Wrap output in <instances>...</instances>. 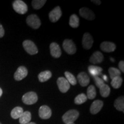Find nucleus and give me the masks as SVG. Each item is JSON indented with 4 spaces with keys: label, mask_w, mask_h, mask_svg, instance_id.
I'll return each instance as SVG.
<instances>
[{
    "label": "nucleus",
    "mask_w": 124,
    "mask_h": 124,
    "mask_svg": "<svg viewBox=\"0 0 124 124\" xmlns=\"http://www.w3.org/2000/svg\"><path fill=\"white\" fill-rule=\"evenodd\" d=\"M79 116V113L77 110H69L62 116V120L65 124L74 123Z\"/></svg>",
    "instance_id": "nucleus-1"
},
{
    "label": "nucleus",
    "mask_w": 124,
    "mask_h": 124,
    "mask_svg": "<svg viewBox=\"0 0 124 124\" xmlns=\"http://www.w3.org/2000/svg\"><path fill=\"white\" fill-rule=\"evenodd\" d=\"M38 100V97L37 94L33 91L27 93L23 96L22 101L26 105H33L36 103Z\"/></svg>",
    "instance_id": "nucleus-2"
},
{
    "label": "nucleus",
    "mask_w": 124,
    "mask_h": 124,
    "mask_svg": "<svg viewBox=\"0 0 124 124\" xmlns=\"http://www.w3.org/2000/svg\"><path fill=\"white\" fill-rule=\"evenodd\" d=\"M23 46L26 52L31 55H36L38 53V47L31 40H25L23 43Z\"/></svg>",
    "instance_id": "nucleus-3"
},
{
    "label": "nucleus",
    "mask_w": 124,
    "mask_h": 124,
    "mask_svg": "<svg viewBox=\"0 0 124 124\" xmlns=\"http://www.w3.org/2000/svg\"><path fill=\"white\" fill-rule=\"evenodd\" d=\"M13 9L17 13L20 15L25 14L28 11L27 4L21 0H16L13 3Z\"/></svg>",
    "instance_id": "nucleus-4"
},
{
    "label": "nucleus",
    "mask_w": 124,
    "mask_h": 124,
    "mask_svg": "<svg viewBox=\"0 0 124 124\" xmlns=\"http://www.w3.org/2000/svg\"><path fill=\"white\" fill-rule=\"evenodd\" d=\"M27 24L34 29L39 28L41 25V21L39 17L36 15H31L28 16L26 20Z\"/></svg>",
    "instance_id": "nucleus-5"
},
{
    "label": "nucleus",
    "mask_w": 124,
    "mask_h": 124,
    "mask_svg": "<svg viewBox=\"0 0 124 124\" xmlns=\"http://www.w3.org/2000/svg\"><path fill=\"white\" fill-rule=\"evenodd\" d=\"M64 50L69 55H73L77 51V47L72 40L65 39L63 43Z\"/></svg>",
    "instance_id": "nucleus-6"
},
{
    "label": "nucleus",
    "mask_w": 124,
    "mask_h": 124,
    "mask_svg": "<svg viewBox=\"0 0 124 124\" xmlns=\"http://www.w3.org/2000/svg\"><path fill=\"white\" fill-rule=\"evenodd\" d=\"M57 85L59 90L63 93L67 92L70 88V84L66 79L63 77L59 78L57 80Z\"/></svg>",
    "instance_id": "nucleus-7"
},
{
    "label": "nucleus",
    "mask_w": 124,
    "mask_h": 124,
    "mask_svg": "<svg viewBox=\"0 0 124 124\" xmlns=\"http://www.w3.org/2000/svg\"><path fill=\"white\" fill-rule=\"evenodd\" d=\"M79 13L80 16L86 20L92 21L95 18V14L94 13V12L87 8L83 7L80 8Z\"/></svg>",
    "instance_id": "nucleus-8"
},
{
    "label": "nucleus",
    "mask_w": 124,
    "mask_h": 124,
    "mask_svg": "<svg viewBox=\"0 0 124 124\" xmlns=\"http://www.w3.org/2000/svg\"><path fill=\"white\" fill-rule=\"evenodd\" d=\"M62 15V12L60 7H56L49 13V18L52 23H56L60 19Z\"/></svg>",
    "instance_id": "nucleus-9"
},
{
    "label": "nucleus",
    "mask_w": 124,
    "mask_h": 124,
    "mask_svg": "<svg viewBox=\"0 0 124 124\" xmlns=\"http://www.w3.org/2000/svg\"><path fill=\"white\" fill-rule=\"evenodd\" d=\"M39 115L41 119L47 120L51 117L52 111L48 106H46V105H43L40 107L39 110Z\"/></svg>",
    "instance_id": "nucleus-10"
},
{
    "label": "nucleus",
    "mask_w": 124,
    "mask_h": 124,
    "mask_svg": "<svg viewBox=\"0 0 124 124\" xmlns=\"http://www.w3.org/2000/svg\"><path fill=\"white\" fill-rule=\"evenodd\" d=\"M94 40L93 37L89 33H85L82 39V46L85 49H90L92 47Z\"/></svg>",
    "instance_id": "nucleus-11"
},
{
    "label": "nucleus",
    "mask_w": 124,
    "mask_h": 124,
    "mask_svg": "<svg viewBox=\"0 0 124 124\" xmlns=\"http://www.w3.org/2000/svg\"><path fill=\"white\" fill-rule=\"evenodd\" d=\"M28 75V70L24 66H20L15 72L14 78L16 80L20 81L25 78Z\"/></svg>",
    "instance_id": "nucleus-12"
},
{
    "label": "nucleus",
    "mask_w": 124,
    "mask_h": 124,
    "mask_svg": "<svg viewBox=\"0 0 124 124\" xmlns=\"http://www.w3.org/2000/svg\"><path fill=\"white\" fill-rule=\"evenodd\" d=\"M50 53L52 57L55 58H58L62 55V51L60 46L56 43H52L49 46Z\"/></svg>",
    "instance_id": "nucleus-13"
},
{
    "label": "nucleus",
    "mask_w": 124,
    "mask_h": 124,
    "mask_svg": "<svg viewBox=\"0 0 124 124\" xmlns=\"http://www.w3.org/2000/svg\"><path fill=\"white\" fill-rule=\"evenodd\" d=\"M79 83L82 87H86L89 84L90 78L86 72H81L77 76Z\"/></svg>",
    "instance_id": "nucleus-14"
},
{
    "label": "nucleus",
    "mask_w": 124,
    "mask_h": 124,
    "mask_svg": "<svg viewBox=\"0 0 124 124\" xmlns=\"http://www.w3.org/2000/svg\"><path fill=\"white\" fill-rule=\"evenodd\" d=\"M103 106V102L101 100H95L93 102L90 107V112L92 114H96L100 111Z\"/></svg>",
    "instance_id": "nucleus-15"
},
{
    "label": "nucleus",
    "mask_w": 124,
    "mask_h": 124,
    "mask_svg": "<svg viewBox=\"0 0 124 124\" xmlns=\"http://www.w3.org/2000/svg\"><path fill=\"white\" fill-rule=\"evenodd\" d=\"M100 48L103 52H111L115 51L116 46L113 43L108 42V41H103L101 44Z\"/></svg>",
    "instance_id": "nucleus-16"
},
{
    "label": "nucleus",
    "mask_w": 124,
    "mask_h": 124,
    "mask_svg": "<svg viewBox=\"0 0 124 124\" xmlns=\"http://www.w3.org/2000/svg\"><path fill=\"white\" fill-rule=\"evenodd\" d=\"M103 60V55L100 51H96L91 56L90 62L93 64H99Z\"/></svg>",
    "instance_id": "nucleus-17"
},
{
    "label": "nucleus",
    "mask_w": 124,
    "mask_h": 124,
    "mask_svg": "<svg viewBox=\"0 0 124 124\" xmlns=\"http://www.w3.org/2000/svg\"><path fill=\"white\" fill-rule=\"evenodd\" d=\"M89 73L91 74L93 77H98L101 74V72L103 69L101 67L95 66H89L88 67Z\"/></svg>",
    "instance_id": "nucleus-18"
},
{
    "label": "nucleus",
    "mask_w": 124,
    "mask_h": 124,
    "mask_svg": "<svg viewBox=\"0 0 124 124\" xmlns=\"http://www.w3.org/2000/svg\"><path fill=\"white\" fill-rule=\"evenodd\" d=\"M31 120V113L29 111H24L21 117L19 118L20 124H27L30 122Z\"/></svg>",
    "instance_id": "nucleus-19"
},
{
    "label": "nucleus",
    "mask_w": 124,
    "mask_h": 124,
    "mask_svg": "<svg viewBox=\"0 0 124 124\" xmlns=\"http://www.w3.org/2000/svg\"><path fill=\"white\" fill-rule=\"evenodd\" d=\"M52 77V73L50 71H44L40 72L38 75V79L40 82H45L48 80Z\"/></svg>",
    "instance_id": "nucleus-20"
},
{
    "label": "nucleus",
    "mask_w": 124,
    "mask_h": 124,
    "mask_svg": "<svg viewBox=\"0 0 124 124\" xmlns=\"http://www.w3.org/2000/svg\"><path fill=\"white\" fill-rule=\"evenodd\" d=\"M23 113H24L23 108L21 107L17 106L16 107L12 110L10 115H11L12 118H13V119H18L21 117Z\"/></svg>",
    "instance_id": "nucleus-21"
},
{
    "label": "nucleus",
    "mask_w": 124,
    "mask_h": 124,
    "mask_svg": "<svg viewBox=\"0 0 124 124\" xmlns=\"http://www.w3.org/2000/svg\"><path fill=\"white\" fill-rule=\"evenodd\" d=\"M114 106L117 110L122 111H124V97H120L114 102Z\"/></svg>",
    "instance_id": "nucleus-22"
},
{
    "label": "nucleus",
    "mask_w": 124,
    "mask_h": 124,
    "mask_svg": "<svg viewBox=\"0 0 124 124\" xmlns=\"http://www.w3.org/2000/svg\"><path fill=\"white\" fill-rule=\"evenodd\" d=\"M69 24L70 27L74 28H77L79 25V18L76 15H72L70 17Z\"/></svg>",
    "instance_id": "nucleus-23"
},
{
    "label": "nucleus",
    "mask_w": 124,
    "mask_h": 124,
    "mask_svg": "<svg viewBox=\"0 0 124 124\" xmlns=\"http://www.w3.org/2000/svg\"><path fill=\"white\" fill-rule=\"evenodd\" d=\"M96 90L95 87L93 85H90L89 87H88L87 90V99H90V100H93L96 97Z\"/></svg>",
    "instance_id": "nucleus-24"
},
{
    "label": "nucleus",
    "mask_w": 124,
    "mask_h": 124,
    "mask_svg": "<svg viewBox=\"0 0 124 124\" xmlns=\"http://www.w3.org/2000/svg\"><path fill=\"white\" fill-rule=\"evenodd\" d=\"M100 92L101 95L102 97L106 98L108 97L110 93V89L108 85L104 84L103 86L100 88Z\"/></svg>",
    "instance_id": "nucleus-25"
},
{
    "label": "nucleus",
    "mask_w": 124,
    "mask_h": 124,
    "mask_svg": "<svg viewBox=\"0 0 124 124\" xmlns=\"http://www.w3.org/2000/svg\"><path fill=\"white\" fill-rule=\"evenodd\" d=\"M111 80H112L111 82V85L114 89H119L121 86L122 83V79L121 77L114 78Z\"/></svg>",
    "instance_id": "nucleus-26"
},
{
    "label": "nucleus",
    "mask_w": 124,
    "mask_h": 124,
    "mask_svg": "<svg viewBox=\"0 0 124 124\" xmlns=\"http://www.w3.org/2000/svg\"><path fill=\"white\" fill-rule=\"evenodd\" d=\"M87 100V98L86 94L82 93V94H79L75 97L74 100V102L77 105H81L82 103L86 102Z\"/></svg>",
    "instance_id": "nucleus-27"
},
{
    "label": "nucleus",
    "mask_w": 124,
    "mask_h": 124,
    "mask_svg": "<svg viewBox=\"0 0 124 124\" xmlns=\"http://www.w3.org/2000/svg\"><path fill=\"white\" fill-rule=\"evenodd\" d=\"M64 75L65 77L66 78L67 80L69 82L70 84L72 85V86H75V85H76L77 83V81L75 76H74V75H72V74L68 72V71H66V72H64Z\"/></svg>",
    "instance_id": "nucleus-28"
},
{
    "label": "nucleus",
    "mask_w": 124,
    "mask_h": 124,
    "mask_svg": "<svg viewBox=\"0 0 124 124\" xmlns=\"http://www.w3.org/2000/svg\"><path fill=\"white\" fill-rule=\"evenodd\" d=\"M46 2V0H33L32 1V5L34 9L39 10L44 5Z\"/></svg>",
    "instance_id": "nucleus-29"
},
{
    "label": "nucleus",
    "mask_w": 124,
    "mask_h": 124,
    "mask_svg": "<svg viewBox=\"0 0 124 124\" xmlns=\"http://www.w3.org/2000/svg\"><path fill=\"white\" fill-rule=\"evenodd\" d=\"M108 73L110 74V77L111 79L116 77L121 76V71L118 69L114 67H110L108 69Z\"/></svg>",
    "instance_id": "nucleus-30"
},
{
    "label": "nucleus",
    "mask_w": 124,
    "mask_h": 124,
    "mask_svg": "<svg viewBox=\"0 0 124 124\" xmlns=\"http://www.w3.org/2000/svg\"><path fill=\"white\" fill-rule=\"evenodd\" d=\"M94 81H95V83L96 86H97V87L100 88L103 85L105 84L103 80L102 79L99 77H94Z\"/></svg>",
    "instance_id": "nucleus-31"
},
{
    "label": "nucleus",
    "mask_w": 124,
    "mask_h": 124,
    "mask_svg": "<svg viewBox=\"0 0 124 124\" xmlns=\"http://www.w3.org/2000/svg\"><path fill=\"white\" fill-rule=\"evenodd\" d=\"M118 67H119V69L121 71H122V72H124V61H120L119 62V64H118Z\"/></svg>",
    "instance_id": "nucleus-32"
},
{
    "label": "nucleus",
    "mask_w": 124,
    "mask_h": 124,
    "mask_svg": "<svg viewBox=\"0 0 124 124\" xmlns=\"http://www.w3.org/2000/svg\"><path fill=\"white\" fill-rule=\"evenodd\" d=\"M4 34H5L4 29L3 28L2 25L0 24V38H2V37L4 36Z\"/></svg>",
    "instance_id": "nucleus-33"
},
{
    "label": "nucleus",
    "mask_w": 124,
    "mask_h": 124,
    "mask_svg": "<svg viewBox=\"0 0 124 124\" xmlns=\"http://www.w3.org/2000/svg\"><path fill=\"white\" fill-rule=\"evenodd\" d=\"M91 2H94V4L98 5H100L101 4V1H99V0H92L91 1Z\"/></svg>",
    "instance_id": "nucleus-34"
},
{
    "label": "nucleus",
    "mask_w": 124,
    "mask_h": 124,
    "mask_svg": "<svg viewBox=\"0 0 124 124\" xmlns=\"http://www.w3.org/2000/svg\"><path fill=\"white\" fill-rule=\"evenodd\" d=\"M103 79H104V80H105V81H108V78L106 77V75H103Z\"/></svg>",
    "instance_id": "nucleus-35"
},
{
    "label": "nucleus",
    "mask_w": 124,
    "mask_h": 124,
    "mask_svg": "<svg viewBox=\"0 0 124 124\" xmlns=\"http://www.w3.org/2000/svg\"><path fill=\"white\" fill-rule=\"evenodd\" d=\"M2 94V90L0 88V97H1Z\"/></svg>",
    "instance_id": "nucleus-36"
},
{
    "label": "nucleus",
    "mask_w": 124,
    "mask_h": 124,
    "mask_svg": "<svg viewBox=\"0 0 124 124\" xmlns=\"http://www.w3.org/2000/svg\"><path fill=\"white\" fill-rule=\"evenodd\" d=\"M27 124H35V122H29V123Z\"/></svg>",
    "instance_id": "nucleus-37"
},
{
    "label": "nucleus",
    "mask_w": 124,
    "mask_h": 124,
    "mask_svg": "<svg viewBox=\"0 0 124 124\" xmlns=\"http://www.w3.org/2000/svg\"><path fill=\"white\" fill-rule=\"evenodd\" d=\"M75 124L74 123H72V124Z\"/></svg>",
    "instance_id": "nucleus-38"
},
{
    "label": "nucleus",
    "mask_w": 124,
    "mask_h": 124,
    "mask_svg": "<svg viewBox=\"0 0 124 124\" xmlns=\"http://www.w3.org/2000/svg\"><path fill=\"white\" fill-rule=\"evenodd\" d=\"M0 124H1V123H0Z\"/></svg>",
    "instance_id": "nucleus-39"
}]
</instances>
